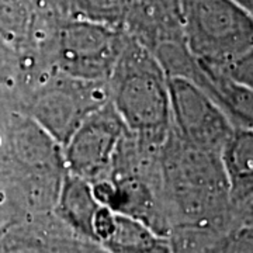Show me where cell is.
<instances>
[{"label":"cell","mask_w":253,"mask_h":253,"mask_svg":"<svg viewBox=\"0 0 253 253\" xmlns=\"http://www.w3.org/2000/svg\"><path fill=\"white\" fill-rule=\"evenodd\" d=\"M163 207L173 228H236L221 155L196 148L180 138L165 158Z\"/></svg>","instance_id":"1"},{"label":"cell","mask_w":253,"mask_h":253,"mask_svg":"<svg viewBox=\"0 0 253 253\" xmlns=\"http://www.w3.org/2000/svg\"><path fill=\"white\" fill-rule=\"evenodd\" d=\"M110 78L113 107L124 126L149 141L165 138L172 118L168 75L159 61L126 45Z\"/></svg>","instance_id":"2"},{"label":"cell","mask_w":253,"mask_h":253,"mask_svg":"<svg viewBox=\"0 0 253 253\" xmlns=\"http://www.w3.org/2000/svg\"><path fill=\"white\" fill-rule=\"evenodd\" d=\"M179 16L197 62L225 68L253 49V14L235 0H179Z\"/></svg>","instance_id":"3"},{"label":"cell","mask_w":253,"mask_h":253,"mask_svg":"<svg viewBox=\"0 0 253 253\" xmlns=\"http://www.w3.org/2000/svg\"><path fill=\"white\" fill-rule=\"evenodd\" d=\"M170 118L183 142L221 155L235 126L215 100L196 82L168 76Z\"/></svg>","instance_id":"4"},{"label":"cell","mask_w":253,"mask_h":253,"mask_svg":"<svg viewBox=\"0 0 253 253\" xmlns=\"http://www.w3.org/2000/svg\"><path fill=\"white\" fill-rule=\"evenodd\" d=\"M124 46L113 27L75 20L59 33L56 62L69 78L100 83L111 76Z\"/></svg>","instance_id":"5"},{"label":"cell","mask_w":253,"mask_h":253,"mask_svg":"<svg viewBox=\"0 0 253 253\" xmlns=\"http://www.w3.org/2000/svg\"><path fill=\"white\" fill-rule=\"evenodd\" d=\"M126 126L113 106H101L83 120L65 146L71 174L96 183L116 158Z\"/></svg>","instance_id":"6"},{"label":"cell","mask_w":253,"mask_h":253,"mask_svg":"<svg viewBox=\"0 0 253 253\" xmlns=\"http://www.w3.org/2000/svg\"><path fill=\"white\" fill-rule=\"evenodd\" d=\"M96 83L71 78V83L49 86L37 97L33 120L55 142L65 145L83 120L103 106Z\"/></svg>","instance_id":"7"},{"label":"cell","mask_w":253,"mask_h":253,"mask_svg":"<svg viewBox=\"0 0 253 253\" xmlns=\"http://www.w3.org/2000/svg\"><path fill=\"white\" fill-rule=\"evenodd\" d=\"M100 206L90 181L69 173L61 181L52 210L56 219L72 234L94 244L93 219Z\"/></svg>","instance_id":"8"},{"label":"cell","mask_w":253,"mask_h":253,"mask_svg":"<svg viewBox=\"0 0 253 253\" xmlns=\"http://www.w3.org/2000/svg\"><path fill=\"white\" fill-rule=\"evenodd\" d=\"M99 246L104 253H172L169 236L118 211H114L109 232Z\"/></svg>","instance_id":"9"},{"label":"cell","mask_w":253,"mask_h":253,"mask_svg":"<svg viewBox=\"0 0 253 253\" xmlns=\"http://www.w3.org/2000/svg\"><path fill=\"white\" fill-rule=\"evenodd\" d=\"M231 206L253 191V129L235 126L221 151Z\"/></svg>","instance_id":"10"},{"label":"cell","mask_w":253,"mask_h":253,"mask_svg":"<svg viewBox=\"0 0 253 253\" xmlns=\"http://www.w3.org/2000/svg\"><path fill=\"white\" fill-rule=\"evenodd\" d=\"M75 20L116 28L129 13L134 0H65Z\"/></svg>","instance_id":"11"},{"label":"cell","mask_w":253,"mask_h":253,"mask_svg":"<svg viewBox=\"0 0 253 253\" xmlns=\"http://www.w3.org/2000/svg\"><path fill=\"white\" fill-rule=\"evenodd\" d=\"M197 253H253V226L232 228Z\"/></svg>","instance_id":"12"},{"label":"cell","mask_w":253,"mask_h":253,"mask_svg":"<svg viewBox=\"0 0 253 253\" xmlns=\"http://www.w3.org/2000/svg\"><path fill=\"white\" fill-rule=\"evenodd\" d=\"M231 217L234 225L238 226H253V191L246 197L232 204Z\"/></svg>","instance_id":"13"},{"label":"cell","mask_w":253,"mask_h":253,"mask_svg":"<svg viewBox=\"0 0 253 253\" xmlns=\"http://www.w3.org/2000/svg\"><path fill=\"white\" fill-rule=\"evenodd\" d=\"M235 1H238L239 4H242L244 7H246L253 14V0H235Z\"/></svg>","instance_id":"14"}]
</instances>
